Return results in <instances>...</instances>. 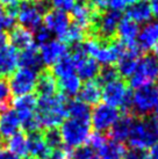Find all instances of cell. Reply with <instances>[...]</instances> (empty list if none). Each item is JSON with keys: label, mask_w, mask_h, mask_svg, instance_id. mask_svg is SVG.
<instances>
[{"label": "cell", "mask_w": 158, "mask_h": 159, "mask_svg": "<svg viewBox=\"0 0 158 159\" xmlns=\"http://www.w3.org/2000/svg\"><path fill=\"white\" fill-rule=\"evenodd\" d=\"M158 43V21H149L138 31L137 45L141 50H151Z\"/></svg>", "instance_id": "cell-21"}, {"label": "cell", "mask_w": 158, "mask_h": 159, "mask_svg": "<svg viewBox=\"0 0 158 159\" xmlns=\"http://www.w3.org/2000/svg\"><path fill=\"white\" fill-rule=\"evenodd\" d=\"M8 42V35L6 31H0V48L7 44Z\"/></svg>", "instance_id": "cell-48"}, {"label": "cell", "mask_w": 158, "mask_h": 159, "mask_svg": "<svg viewBox=\"0 0 158 159\" xmlns=\"http://www.w3.org/2000/svg\"><path fill=\"white\" fill-rule=\"evenodd\" d=\"M106 5L109 11L121 13L123 9L126 8L127 1L126 0H106Z\"/></svg>", "instance_id": "cell-42"}, {"label": "cell", "mask_w": 158, "mask_h": 159, "mask_svg": "<svg viewBox=\"0 0 158 159\" xmlns=\"http://www.w3.org/2000/svg\"><path fill=\"white\" fill-rule=\"evenodd\" d=\"M51 73L55 75V78H63L65 75H72V73H76L75 71V64L71 59L70 55L67 53L65 57H63L62 59H59L55 65H53V69H51Z\"/></svg>", "instance_id": "cell-34"}, {"label": "cell", "mask_w": 158, "mask_h": 159, "mask_svg": "<svg viewBox=\"0 0 158 159\" xmlns=\"http://www.w3.org/2000/svg\"><path fill=\"white\" fill-rule=\"evenodd\" d=\"M150 7H151V11H152V15L158 16V0H152Z\"/></svg>", "instance_id": "cell-49"}, {"label": "cell", "mask_w": 158, "mask_h": 159, "mask_svg": "<svg viewBox=\"0 0 158 159\" xmlns=\"http://www.w3.org/2000/svg\"><path fill=\"white\" fill-rule=\"evenodd\" d=\"M86 37V30L80 28L79 26L71 23L70 27L67 28V30L61 36L58 37V40L62 41L64 44L69 45H79Z\"/></svg>", "instance_id": "cell-33"}, {"label": "cell", "mask_w": 158, "mask_h": 159, "mask_svg": "<svg viewBox=\"0 0 158 159\" xmlns=\"http://www.w3.org/2000/svg\"><path fill=\"white\" fill-rule=\"evenodd\" d=\"M20 1H22V0H0V5L5 8V7H9V6L18 5Z\"/></svg>", "instance_id": "cell-46"}, {"label": "cell", "mask_w": 158, "mask_h": 159, "mask_svg": "<svg viewBox=\"0 0 158 159\" xmlns=\"http://www.w3.org/2000/svg\"><path fill=\"white\" fill-rule=\"evenodd\" d=\"M99 75V84L104 85L118 78V70L113 66H104L99 71V75Z\"/></svg>", "instance_id": "cell-38"}, {"label": "cell", "mask_w": 158, "mask_h": 159, "mask_svg": "<svg viewBox=\"0 0 158 159\" xmlns=\"http://www.w3.org/2000/svg\"><path fill=\"white\" fill-rule=\"evenodd\" d=\"M42 23L44 28H47L51 34L61 37L70 27L71 16L65 12L51 8L43 15Z\"/></svg>", "instance_id": "cell-13"}, {"label": "cell", "mask_w": 158, "mask_h": 159, "mask_svg": "<svg viewBox=\"0 0 158 159\" xmlns=\"http://www.w3.org/2000/svg\"><path fill=\"white\" fill-rule=\"evenodd\" d=\"M80 101L86 103L87 106L93 105L97 106L101 100V85L97 80H87L81 84L80 91H79Z\"/></svg>", "instance_id": "cell-27"}, {"label": "cell", "mask_w": 158, "mask_h": 159, "mask_svg": "<svg viewBox=\"0 0 158 159\" xmlns=\"http://www.w3.org/2000/svg\"><path fill=\"white\" fill-rule=\"evenodd\" d=\"M0 159H20L15 155H13L11 151H8L5 146L0 148Z\"/></svg>", "instance_id": "cell-45"}, {"label": "cell", "mask_w": 158, "mask_h": 159, "mask_svg": "<svg viewBox=\"0 0 158 159\" xmlns=\"http://www.w3.org/2000/svg\"><path fill=\"white\" fill-rule=\"evenodd\" d=\"M148 155H149L152 159H158V143L157 144H155L151 149H149Z\"/></svg>", "instance_id": "cell-47"}, {"label": "cell", "mask_w": 158, "mask_h": 159, "mask_svg": "<svg viewBox=\"0 0 158 159\" xmlns=\"http://www.w3.org/2000/svg\"><path fill=\"white\" fill-rule=\"evenodd\" d=\"M28 138V155L33 159H48L51 149L47 145L42 130L27 135Z\"/></svg>", "instance_id": "cell-20"}, {"label": "cell", "mask_w": 158, "mask_h": 159, "mask_svg": "<svg viewBox=\"0 0 158 159\" xmlns=\"http://www.w3.org/2000/svg\"><path fill=\"white\" fill-rule=\"evenodd\" d=\"M8 35V42L9 45H12L16 51L20 50H25V49L29 48L30 45L34 44V36L30 30H28L26 28H23L22 26L18 25L14 26L9 33H7Z\"/></svg>", "instance_id": "cell-22"}, {"label": "cell", "mask_w": 158, "mask_h": 159, "mask_svg": "<svg viewBox=\"0 0 158 159\" xmlns=\"http://www.w3.org/2000/svg\"><path fill=\"white\" fill-rule=\"evenodd\" d=\"M48 1L53 9H58L65 13L70 12L76 5V0H48Z\"/></svg>", "instance_id": "cell-41"}, {"label": "cell", "mask_w": 158, "mask_h": 159, "mask_svg": "<svg viewBox=\"0 0 158 159\" xmlns=\"http://www.w3.org/2000/svg\"><path fill=\"white\" fill-rule=\"evenodd\" d=\"M121 115L118 109L106 103H98L91 111L90 125L95 133L104 134L109 131Z\"/></svg>", "instance_id": "cell-8"}, {"label": "cell", "mask_w": 158, "mask_h": 159, "mask_svg": "<svg viewBox=\"0 0 158 159\" xmlns=\"http://www.w3.org/2000/svg\"><path fill=\"white\" fill-rule=\"evenodd\" d=\"M91 159H100V158H99V156H98V155H94Z\"/></svg>", "instance_id": "cell-54"}, {"label": "cell", "mask_w": 158, "mask_h": 159, "mask_svg": "<svg viewBox=\"0 0 158 159\" xmlns=\"http://www.w3.org/2000/svg\"><path fill=\"white\" fill-rule=\"evenodd\" d=\"M154 51H155V56L158 58V43L156 45H155V48H154Z\"/></svg>", "instance_id": "cell-52"}, {"label": "cell", "mask_w": 158, "mask_h": 159, "mask_svg": "<svg viewBox=\"0 0 158 159\" xmlns=\"http://www.w3.org/2000/svg\"><path fill=\"white\" fill-rule=\"evenodd\" d=\"M141 58L140 49L138 48H126L122 55L118 59V73L126 78H129L135 72L138 61Z\"/></svg>", "instance_id": "cell-17"}, {"label": "cell", "mask_w": 158, "mask_h": 159, "mask_svg": "<svg viewBox=\"0 0 158 159\" xmlns=\"http://www.w3.org/2000/svg\"><path fill=\"white\" fill-rule=\"evenodd\" d=\"M126 1H127V5H132L137 2V1H140V0H126Z\"/></svg>", "instance_id": "cell-53"}, {"label": "cell", "mask_w": 158, "mask_h": 159, "mask_svg": "<svg viewBox=\"0 0 158 159\" xmlns=\"http://www.w3.org/2000/svg\"><path fill=\"white\" fill-rule=\"evenodd\" d=\"M94 155H95L94 151L86 144L79 146L71 152L72 159H91Z\"/></svg>", "instance_id": "cell-39"}, {"label": "cell", "mask_w": 158, "mask_h": 159, "mask_svg": "<svg viewBox=\"0 0 158 159\" xmlns=\"http://www.w3.org/2000/svg\"><path fill=\"white\" fill-rule=\"evenodd\" d=\"M43 134V138L47 145L51 149V150H56V149H61L63 145L62 142L61 133L58 128H50V129H44V131H42Z\"/></svg>", "instance_id": "cell-36"}, {"label": "cell", "mask_w": 158, "mask_h": 159, "mask_svg": "<svg viewBox=\"0 0 158 159\" xmlns=\"http://www.w3.org/2000/svg\"><path fill=\"white\" fill-rule=\"evenodd\" d=\"M23 159H33V158H31V157H28V156H27V157H25Z\"/></svg>", "instance_id": "cell-56"}, {"label": "cell", "mask_w": 158, "mask_h": 159, "mask_svg": "<svg viewBox=\"0 0 158 159\" xmlns=\"http://www.w3.org/2000/svg\"><path fill=\"white\" fill-rule=\"evenodd\" d=\"M158 81V58L155 55H145L140 58L136 70L129 77V85L140 89Z\"/></svg>", "instance_id": "cell-7"}, {"label": "cell", "mask_w": 158, "mask_h": 159, "mask_svg": "<svg viewBox=\"0 0 158 159\" xmlns=\"http://www.w3.org/2000/svg\"><path fill=\"white\" fill-rule=\"evenodd\" d=\"M132 123H134V120L129 114L120 116L109 130V136L112 141L118 142V143H123L124 141H127L130 130H132Z\"/></svg>", "instance_id": "cell-28"}, {"label": "cell", "mask_w": 158, "mask_h": 159, "mask_svg": "<svg viewBox=\"0 0 158 159\" xmlns=\"http://www.w3.org/2000/svg\"><path fill=\"white\" fill-rule=\"evenodd\" d=\"M86 143H87V145L90 146L93 151L99 152V150L107 143V138L105 137L104 134L95 133V131H94L93 134H90L88 139Z\"/></svg>", "instance_id": "cell-37"}, {"label": "cell", "mask_w": 158, "mask_h": 159, "mask_svg": "<svg viewBox=\"0 0 158 159\" xmlns=\"http://www.w3.org/2000/svg\"><path fill=\"white\" fill-rule=\"evenodd\" d=\"M59 133L64 148L72 151L87 142L88 136L91 134V125L90 122L78 121L69 117L61 124Z\"/></svg>", "instance_id": "cell-4"}, {"label": "cell", "mask_w": 158, "mask_h": 159, "mask_svg": "<svg viewBox=\"0 0 158 159\" xmlns=\"http://www.w3.org/2000/svg\"><path fill=\"white\" fill-rule=\"evenodd\" d=\"M66 98L61 93L48 98H37L36 116L40 121L41 128H58L67 116Z\"/></svg>", "instance_id": "cell-1"}, {"label": "cell", "mask_w": 158, "mask_h": 159, "mask_svg": "<svg viewBox=\"0 0 158 159\" xmlns=\"http://www.w3.org/2000/svg\"><path fill=\"white\" fill-rule=\"evenodd\" d=\"M28 1H31V2H37V1H42V0H28Z\"/></svg>", "instance_id": "cell-55"}, {"label": "cell", "mask_w": 158, "mask_h": 159, "mask_svg": "<svg viewBox=\"0 0 158 159\" xmlns=\"http://www.w3.org/2000/svg\"><path fill=\"white\" fill-rule=\"evenodd\" d=\"M66 111H67V115L70 116V119L90 122V116H91L90 106H87L80 100H72L71 102H69L66 106Z\"/></svg>", "instance_id": "cell-32"}, {"label": "cell", "mask_w": 158, "mask_h": 159, "mask_svg": "<svg viewBox=\"0 0 158 159\" xmlns=\"http://www.w3.org/2000/svg\"><path fill=\"white\" fill-rule=\"evenodd\" d=\"M5 148L16 157L25 158L28 156V138L22 131H18L13 136L5 139Z\"/></svg>", "instance_id": "cell-29"}, {"label": "cell", "mask_w": 158, "mask_h": 159, "mask_svg": "<svg viewBox=\"0 0 158 159\" xmlns=\"http://www.w3.org/2000/svg\"><path fill=\"white\" fill-rule=\"evenodd\" d=\"M36 95L39 98H48L58 93L57 79L49 69H44L39 72L35 86Z\"/></svg>", "instance_id": "cell-18"}, {"label": "cell", "mask_w": 158, "mask_h": 159, "mask_svg": "<svg viewBox=\"0 0 158 159\" xmlns=\"http://www.w3.org/2000/svg\"><path fill=\"white\" fill-rule=\"evenodd\" d=\"M12 102V93L9 89L8 79L0 78V113L11 109Z\"/></svg>", "instance_id": "cell-35"}, {"label": "cell", "mask_w": 158, "mask_h": 159, "mask_svg": "<svg viewBox=\"0 0 158 159\" xmlns=\"http://www.w3.org/2000/svg\"><path fill=\"white\" fill-rule=\"evenodd\" d=\"M40 57L45 66H53L67 55V45L59 40H51L48 43L40 45Z\"/></svg>", "instance_id": "cell-14"}, {"label": "cell", "mask_w": 158, "mask_h": 159, "mask_svg": "<svg viewBox=\"0 0 158 159\" xmlns=\"http://www.w3.org/2000/svg\"><path fill=\"white\" fill-rule=\"evenodd\" d=\"M127 18L137 25H145L152 19V11L150 4L144 0H140L129 6L127 9Z\"/></svg>", "instance_id": "cell-26"}, {"label": "cell", "mask_w": 158, "mask_h": 159, "mask_svg": "<svg viewBox=\"0 0 158 159\" xmlns=\"http://www.w3.org/2000/svg\"><path fill=\"white\" fill-rule=\"evenodd\" d=\"M44 13L41 11L36 2H31L28 0H22L19 4L18 14H16V21L20 26L26 28L31 33L41 27L43 20Z\"/></svg>", "instance_id": "cell-11"}, {"label": "cell", "mask_w": 158, "mask_h": 159, "mask_svg": "<svg viewBox=\"0 0 158 159\" xmlns=\"http://www.w3.org/2000/svg\"><path fill=\"white\" fill-rule=\"evenodd\" d=\"M33 36H34V40L37 42L39 45H43L45 43H48L49 41H51V33L47 28H44L43 26L39 27L33 33Z\"/></svg>", "instance_id": "cell-40"}, {"label": "cell", "mask_w": 158, "mask_h": 159, "mask_svg": "<svg viewBox=\"0 0 158 159\" xmlns=\"http://www.w3.org/2000/svg\"><path fill=\"white\" fill-rule=\"evenodd\" d=\"M5 145V138L1 136V134H0V148H2Z\"/></svg>", "instance_id": "cell-51"}, {"label": "cell", "mask_w": 158, "mask_h": 159, "mask_svg": "<svg viewBox=\"0 0 158 159\" xmlns=\"http://www.w3.org/2000/svg\"><path fill=\"white\" fill-rule=\"evenodd\" d=\"M79 1H83V2H84V1H85V0H79Z\"/></svg>", "instance_id": "cell-58"}, {"label": "cell", "mask_w": 158, "mask_h": 159, "mask_svg": "<svg viewBox=\"0 0 158 159\" xmlns=\"http://www.w3.org/2000/svg\"><path fill=\"white\" fill-rule=\"evenodd\" d=\"M12 103L14 106V111L16 113L19 120L21 121L36 113L37 95L30 93V94H26L22 97H18Z\"/></svg>", "instance_id": "cell-23"}, {"label": "cell", "mask_w": 158, "mask_h": 159, "mask_svg": "<svg viewBox=\"0 0 158 159\" xmlns=\"http://www.w3.org/2000/svg\"><path fill=\"white\" fill-rule=\"evenodd\" d=\"M127 141L130 149L143 152L158 143V130L150 119L137 120L132 123Z\"/></svg>", "instance_id": "cell-3"}, {"label": "cell", "mask_w": 158, "mask_h": 159, "mask_svg": "<svg viewBox=\"0 0 158 159\" xmlns=\"http://www.w3.org/2000/svg\"><path fill=\"white\" fill-rule=\"evenodd\" d=\"M70 57L75 64L76 75H78L80 80H93L100 71V65L98 64L92 57L87 56V53L84 51L81 44L75 45Z\"/></svg>", "instance_id": "cell-10"}, {"label": "cell", "mask_w": 158, "mask_h": 159, "mask_svg": "<svg viewBox=\"0 0 158 159\" xmlns=\"http://www.w3.org/2000/svg\"><path fill=\"white\" fill-rule=\"evenodd\" d=\"M18 66L22 69H31L40 71L43 66L41 57H40L39 47L34 43L29 48L22 50L18 53Z\"/></svg>", "instance_id": "cell-24"}, {"label": "cell", "mask_w": 158, "mask_h": 159, "mask_svg": "<svg viewBox=\"0 0 158 159\" xmlns=\"http://www.w3.org/2000/svg\"><path fill=\"white\" fill-rule=\"evenodd\" d=\"M58 91L65 98H73L78 95L80 87H81V80L76 73L65 75L57 80Z\"/></svg>", "instance_id": "cell-30"}, {"label": "cell", "mask_w": 158, "mask_h": 159, "mask_svg": "<svg viewBox=\"0 0 158 159\" xmlns=\"http://www.w3.org/2000/svg\"><path fill=\"white\" fill-rule=\"evenodd\" d=\"M71 152H72V151L67 150L65 148L56 149V150L51 151V153H50L48 159H72Z\"/></svg>", "instance_id": "cell-43"}, {"label": "cell", "mask_w": 158, "mask_h": 159, "mask_svg": "<svg viewBox=\"0 0 158 159\" xmlns=\"http://www.w3.org/2000/svg\"><path fill=\"white\" fill-rule=\"evenodd\" d=\"M18 66V51L9 44L0 48V78L8 79Z\"/></svg>", "instance_id": "cell-19"}, {"label": "cell", "mask_w": 158, "mask_h": 159, "mask_svg": "<svg viewBox=\"0 0 158 159\" xmlns=\"http://www.w3.org/2000/svg\"><path fill=\"white\" fill-rule=\"evenodd\" d=\"M20 128H21L20 120L14 109L11 108L0 113V134L5 139L18 133Z\"/></svg>", "instance_id": "cell-25"}, {"label": "cell", "mask_w": 158, "mask_h": 159, "mask_svg": "<svg viewBox=\"0 0 158 159\" xmlns=\"http://www.w3.org/2000/svg\"><path fill=\"white\" fill-rule=\"evenodd\" d=\"M81 47L87 56L92 57L99 65L102 64L104 66H113L126 49L118 41H102L98 37L85 41Z\"/></svg>", "instance_id": "cell-2"}, {"label": "cell", "mask_w": 158, "mask_h": 159, "mask_svg": "<svg viewBox=\"0 0 158 159\" xmlns=\"http://www.w3.org/2000/svg\"><path fill=\"white\" fill-rule=\"evenodd\" d=\"M129 109L142 117L154 114L158 109V85H146L135 89L130 98Z\"/></svg>", "instance_id": "cell-5"}, {"label": "cell", "mask_w": 158, "mask_h": 159, "mask_svg": "<svg viewBox=\"0 0 158 159\" xmlns=\"http://www.w3.org/2000/svg\"><path fill=\"white\" fill-rule=\"evenodd\" d=\"M151 121H152V123L155 124L156 129L158 130V109H156L155 113L152 114V119H151Z\"/></svg>", "instance_id": "cell-50"}, {"label": "cell", "mask_w": 158, "mask_h": 159, "mask_svg": "<svg viewBox=\"0 0 158 159\" xmlns=\"http://www.w3.org/2000/svg\"><path fill=\"white\" fill-rule=\"evenodd\" d=\"M39 72L40 71L22 67L14 71L13 75L8 78V85L12 95L18 98L30 94L35 89Z\"/></svg>", "instance_id": "cell-9"}, {"label": "cell", "mask_w": 158, "mask_h": 159, "mask_svg": "<svg viewBox=\"0 0 158 159\" xmlns=\"http://www.w3.org/2000/svg\"><path fill=\"white\" fill-rule=\"evenodd\" d=\"M144 1H146V2H148V1H152V0H144Z\"/></svg>", "instance_id": "cell-57"}, {"label": "cell", "mask_w": 158, "mask_h": 159, "mask_svg": "<svg viewBox=\"0 0 158 159\" xmlns=\"http://www.w3.org/2000/svg\"><path fill=\"white\" fill-rule=\"evenodd\" d=\"M122 16H121V13L118 12L107 11L101 14L94 26V28L97 29L98 37H100L99 40L112 41L113 36L116 34Z\"/></svg>", "instance_id": "cell-12"}, {"label": "cell", "mask_w": 158, "mask_h": 159, "mask_svg": "<svg viewBox=\"0 0 158 159\" xmlns=\"http://www.w3.org/2000/svg\"><path fill=\"white\" fill-rule=\"evenodd\" d=\"M140 27L137 23L128 18H122L118 23L116 34L118 36V42L126 48H137V36Z\"/></svg>", "instance_id": "cell-16"}, {"label": "cell", "mask_w": 158, "mask_h": 159, "mask_svg": "<svg viewBox=\"0 0 158 159\" xmlns=\"http://www.w3.org/2000/svg\"><path fill=\"white\" fill-rule=\"evenodd\" d=\"M100 15L101 14L97 13L92 8L91 5L85 4V2L76 4L75 7L71 9V16H72L73 23L85 30L95 26V22Z\"/></svg>", "instance_id": "cell-15"}, {"label": "cell", "mask_w": 158, "mask_h": 159, "mask_svg": "<svg viewBox=\"0 0 158 159\" xmlns=\"http://www.w3.org/2000/svg\"><path fill=\"white\" fill-rule=\"evenodd\" d=\"M143 156H144L143 152L134 150V149H130V150H127L126 156H124V159H142Z\"/></svg>", "instance_id": "cell-44"}, {"label": "cell", "mask_w": 158, "mask_h": 159, "mask_svg": "<svg viewBox=\"0 0 158 159\" xmlns=\"http://www.w3.org/2000/svg\"><path fill=\"white\" fill-rule=\"evenodd\" d=\"M132 92L129 91L127 84L122 79L109 81L101 87V100L104 103L114 108H122L124 111H129Z\"/></svg>", "instance_id": "cell-6"}, {"label": "cell", "mask_w": 158, "mask_h": 159, "mask_svg": "<svg viewBox=\"0 0 158 159\" xmlns=\"http://www.w3.org/2000/svg\"><path fill=\"white\" fill-rule=\"evenodd\" d=\"M127 149L123 143H118L115 141H107L105 145L99 150V158L100 159H124Z\"/></svg>", "instance_id": "cell-31"}]
</instances>
